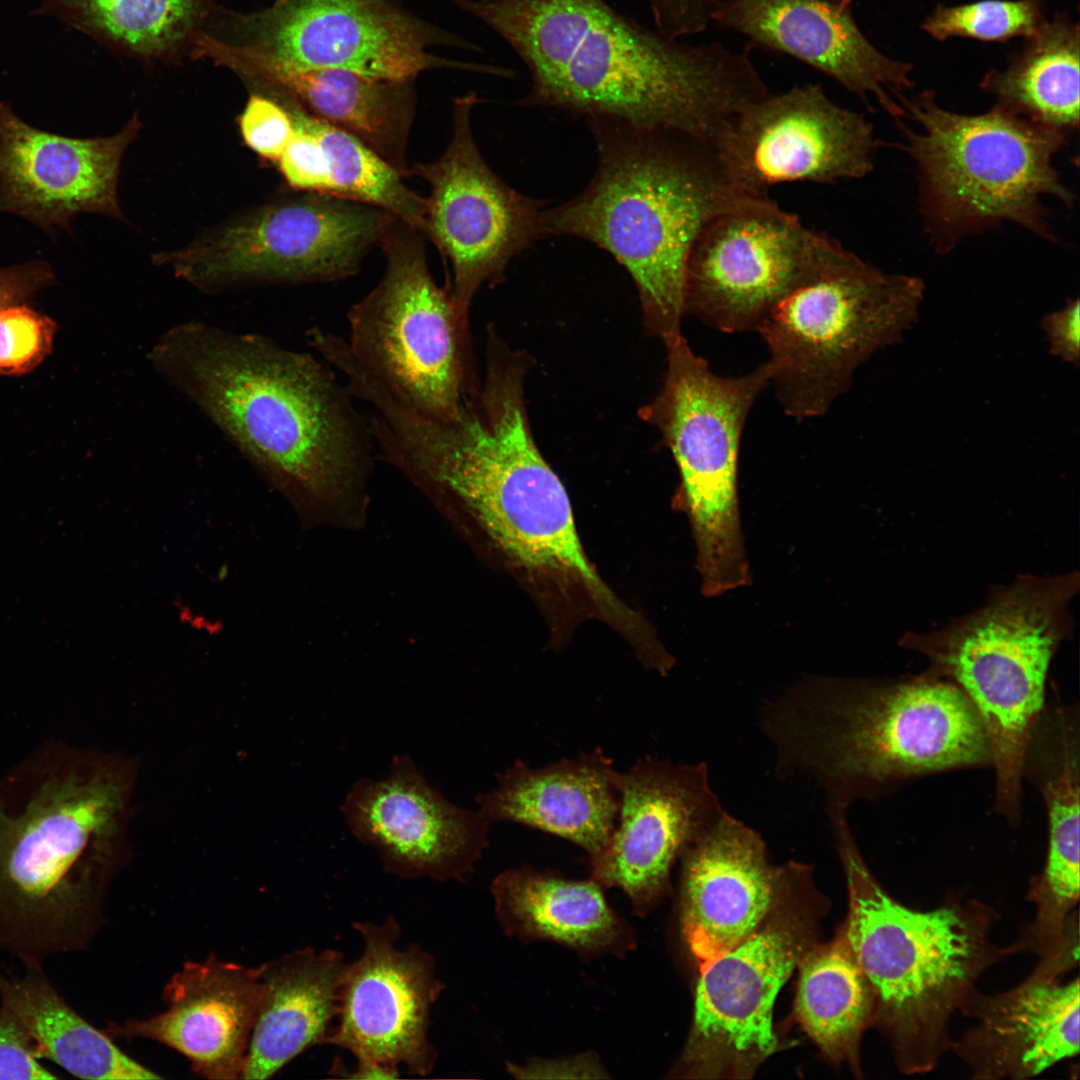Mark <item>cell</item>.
I'll return each mask as SVG.
<instances>
[{"mask_svg":"<svg viewBox=\"0 0 1080 1080\" xmlns=\"http://www.w3.org/2000/svg\"><path fill=\"white\" fill-rule=\"evenodd\" d=\"M780 776H806L849 808L913 778L991 765L984 727L952 682L813 677L762 712Z\"/></svg>","mask_w":1080,"mask_h":1080,"instance_id":"6","label":"cell"},{"mask_svg":"<svg viewBox=\"0 0 1080 1080\" xmlns=\"http://www.w3.org/2000/svg\"><path fill=\"white\" fill-rule=\"evenodd\" d=\"M924 290L921 279L884 272L838 243L757 330L784 412L798 421L825 414L856 369L912 327Z\"/></svg>","mask_w":1080,"mask_h":1080,"instance_id":"10","label":"cell"},{"mask_svg":"<svg viewBox=\"0 0 1080 1080\" xmlns=\"http://www.w3.org/2000/svg\"><path fill=\"white\" fill-rule=\"evenodd\" d=\"M244 84L249 98L239 118L243 140L260 157L276 163L293 130L289 110L274 88L258 82Z\"/></svg>","mask_w":1080,"mask_h":1080,"instance_id":"39","label":"cell"},{"mask_svg":"<svg viewBox=\"0 0 1080 1080\" xmlns=\"http://www.w3.org/2000/svg\"><path fill=\"white\" fill-rule=\"evenodd\" d=\"M217 7L216 0H41L36 13L141 63L175 64L191 58Z\"/></svg>","mask_w":1080,"mask_h":1080,"instance_id":"31","label":"cell"},{"mask_svg":"<svg viewBox=\"0 0 1080 1080\" xmlns=\"http://www.w3.org/2000/svg\"><path fill=\"white\" fill-rule=\"evenodd\" d=\"M1045 19L1042 0H981L953 6L938 4L921 29L938 41L965 37L1007 42L1031 36Z\"/></svg>","mask_w":1080,"mask_h":1080,"instance_id":"37","label":"cell"},{"mask_svg":"<svg viewBox=\"0 0 1080 1080\" xmlns=\"http://www.w3.org/2000/svg\"><path fill=\"white\" fill-rule=\"evenodd\" d=\"M530 362L500 337H488L480 384L448 421L379 390L370 401L374 444L387 461L462 504L522 580L614 624L628 607L589 561L565 487L532 435L525 401Z\"/></svg>","mask_w":1080,"mask_h":1080,"instance_id":"1","label":"cell"},{"mask_svg":"<svg viewBox=\"0 0 1080 1080\" xmlns=\"http://www.w3.org/2000/svg\"><path fill=\"white\" fill-rule=\"evenodd\" d=\"M1077 574L1023 576L983 607L942 630L904 640L930 661L929 673L956 685L984 727L996 776V806L1022 802V768L1032 726L1045 705L1051 659L1070 632Z\"/></svg>","mask_w":1080,"mask_h":1080,"instance_id":"8","label":"cell"},{"mask_svg":"<svg viewBox=\"0 0 1080 1080\" xmlns=\"http://www.w3.org/2000/svg\"><path fill=\"white\" fill-rule=\"evenodd\" d=\"M424 234L395 217L379 245L378 284L348 311L347 347L393 396L436 420L455 418L477 390L468 315L433 279Z\"/></svg>","mask_w":1080,"mask_h":1080,"instance_id":"12","label":"cell"},{"mask_svg":"<svg viewBox=\"0 0 1080 1080\" xmlns=\"http://www.w3.org/2000/svg\"><path fill=\"white\" fill-rule=\"evenodd\" d=\"M57 1076L42 1065L20 1029L0 1013V1080H50Z\"/></svg>","mask_w":1080,"mask_h":1080,"instance_id":"40","label":"cell"},{"mask_svg":"<svg viewBox=\"0 0 1080 1080\" xmlns=\"http://www.w3.org/2000/svg\"><path fill=\"white\" fill-rule=\"evenodd\" d=\"M666 349L663 385L640 415L660 432L675 460L678 498L691 525L701 590L717 597L751 580L738 460L746 420L770 385L769 371L764 362L743 376L722 377L684 337Z\"/></svg>","mask_w":1080,"mask_h":1080,"instance_id":"11","label":"cell"},{"mask_svg":"<svg viewBox=\"0 0 1080 1080\" xmlns=\"http://www.w3.org/2000/svg\"><path fill=\"white\" fill-rule=\"evenodd\" d=\"M598 165L588 186L543 209V238L573 236L610 253L634 281L646 329L665 347L682 335L691 248L715 216L766 197L727 178L712 144L693 135L587 120Z\"/></svg>","mask_w":1080,"mask_h":1080,"instance_id":"5","label":"cell"},{"mask_svg":"<svg viewBox=\"0 0 1080 1080\" xmlns=\"http://www.w3.org/2000/svg\"><path fill=\"white\" fill-rule=\"evenodd\" d=\"M153 256L206 291L240 284L330 282L355 275L396 216L337 196L300 191Z\"/></svg>","mask_w":1080,"mask_h":1080,"instance_id":"14","label":"cell"},{"mask_svg":"<svg viewBox=\"0 0 1080 1080\" xmlns=\"http://www.w3.org/2000/svg\"><path fill=\"white\" fill-rule=\"evenodd\" d=\"M340 809L351 834L401 879L464 881L488 847L479 810L447 800L408 755L395 756L383 779L355 781Z\"/></svg>","mask_w":1080,"mask_h":1080,"instance_id":"21","label":"cell"},{"mask_svg":"<svg viewBox=\"0 0 1080 1080\" xmlns=\"http://www.w3.org/2000/svg\"><path fill=\"white\" fill-rule=\"evenodd\" d=\"M875 144L862 114L835 103L820 84L807 83L748 104L712 146L737 189L764 196L780 183L865 177L873 169Z\"/></svg>","mask_w":1080,"mask_h":1080,"instance_id":"18","label":"cell"},{"mask_svg":"<svg viewBox=\"0 0 1080 1080\" xmlns=\"http://www.w3.org/2000/svg\"><path fill=\"white\" fill-rule=\"evenodd\" d=\"M713 22L743 35L750 49L788 54L866 105L872 96L895 118L904 115L892 95L912 86L913 65L875 47L839 0H719Z\"/></svg>","mask_w":1080,"mask_h":1080,"instance_id":"23","label":"cell"},{"mask_svg":"<svg viewBox=\"0 0 1080 1080\" xmlns=\"http://www.w3.org/2000/svg\"><path fill=\"white\" fill-rule=\"evenodd\" d=\"M798 967L795 1012L800 1025L828 1058L848 1062L859 1073L860 1042L873 1025L875 1003L842 928L830 943L815 944Z\"/></svg>","mask_w":1080,"mask_h":1080,"instance_id":"34","label":"cell"},{"mask_svg":"<svg viewBox=\"0 0 1080 1080\" xmlns=\"http://www.w3.org/2000/svg\"><path fill=\"white\" fill-rule=\"evenodd\" d=\"M149 361L283 491L335 501L362 489L368 417L324 360L191 321L163 333Z\"/></svg>","mask_w":1080,"mask_h":1080,"instance_id":"3","label":"cell"},{"mask_svg":"<svg viewBox=\"0 0 1080 1080\" xmlns=\"http://www.w3.org/2000/svg\"><path fill=\"white\" fill-rule=\"evenodd\" d=\"M22 977L0 973V1013L24 1034L37 1058L76 1077L94 1080L162 1078L135 1061L82 1018L45 976L41 965L25 966Z\"/></svg>","mask_w":1080,"mask_h":1080,"instance_id":"30","label":"cell"},{"mask_svg":"<svg viewBox=\"0 0 1080 1080\" xmlns=\"http://www.w3.org/2000/svg\"><path fill=\"white\" fill-rule=\"evenodd\" d=\"M204 33L298 70L337 69L399 82L438 67L499 70L431 55L418 26L382 0H276L247 13L218 6Z\"/></svg>","mask_w":1080,"mask_h":1080,"instance_id":"15","label":"cell"},{"mask_svg":"<svg viewBox=\"0 0 1080 1080\" xmlns=\"http://www.w3.org/2000/svg\"><path fill=\"white\" fill-rule=\"evenodd\" d=\"M839 242L767 196L712 218L686 265L685 315L725 333L757 331Z\"/></svg>","mask_w":1080,"mask_h":1080,"instance_id":"16","label":"cell"},{"mask_svg":"<svg viewBox=\"0 0 1080 1080\" xmlns=\"http://www.w3.org/2000/svg\"><path fill=\"white\" fill-rule=\"evenodd\" d=\"M1003 69H991L980 88L996 105L1065 134L1079 126V24L1068 14L1045 19Z\"/></svg>","mask_w":1080,"mask_h":1080,"instance_id":"33","label":"cell"},{"mask_svg":"<svg viewBox=\"0 0 1080 1080\" xmlns=\"http://www.w3.org/2000/svg\"><path fill=\"white\" fill-rule=\"evenodd\" d=\"M141 122L135 114L107 137L72 138L33 127L0 102V213L20 216L54 237L73 232L79 213L119 220L123 155Z\"/></svg>","mask_w":1080,"mask_h":1080,"instance_id":"22","label":"cell"},{"mask_svg":"<svg viewBox=\"0 0 1080 1080\" xmlns=\"http://www.w3.org/2000/svg\"><path fill=\"white\" fill-rule=\"evenodd\" d=\"M51 265L42 260L0 268V310L30 304L37 294L55 284Z\"/></svg>","mask_w":1080,"mask_h":1080,"instance_id":"42","label":"cell"},{"mask_svg":"<svg viewBox=\"0 0 1080 1080\" xmlns=\"http://www.w3.org/2000/svg\"><path fill=\"white\" fill-rule=\"evenodd\" d=\"M895 97L919 126H902L904 148L917 164L921 213L938 250L1002 221L1053 238L1041 198L1074 201L1053 166L1067 134L998 105L978 115L951 112L930 90Z\"/></svg>","mask_w":1080,"mask_h":1080,"instance_id":"9","label":"cell"},{"mask_svg":"<svg viewBox=\"0 0 1080 1080\" xmlns=\"http://www.w3.org/2000/svg\"><path fill=\"white\" fill-rule=\"evenodd\" d=\"M57 323L29 304L0 310V375L34 371L52 352Z\"/></svg>","mask_w":1080,"mask_h":1080,"instance_id":"38","label":"cell"},{"mask_svg":"<svg viewBox=\"0 0 1080 1080\" xmlns=\"http://www.w3.org/2000/svg\"><path fill=\"white\" fill-rule=\"evenodd\" d=\"M128 785L117 761L64 744L0 779V951L42 965L88 944Z\"/></svg>","mask_w":1080,"mask_h":1080,"instance_id":"4","label":"cell"},{"mask_svg":"<svg viewBox=\"0 0 1080 1080\" xmlns=\"http://www.w3.org/2000/svg\"><path fill=\"white\" fill-rule=\"evenodd\" d=\"M615 827L591 856L592 879L621 889L643 914L666 889L672 864L725 811L706 763L674 764L650 756L615 770Z\"/></svg>","mask_w":1080,"mask_h":1080,"instance_id":"20","label":"cell"},{"mask_svg":"<svg viewBox=\"0 0 1080 1080\" xmlns=\"http://www.w3.org/2000/svg\"><path fill=\"white\" fill-rule=\"evenodd\" d=\"M1048 818L1046 865L1079 868L1080 729L1078 705L1045 703L1027 741L1023 768Z\"/></svg>","mask_w":1080,"mask_h":1080,"instance_id":"35","label":"cell"},{"mask_svg":"<svg viewBox=\"0 0 1080 1080\" xmlns=\"http://www.w3.org/2000/svg\"><path fill=\"white\" fill-rule=\"evenodd\" d=\"M262 982L258 967L219 960L189 961L163 990L166 1010L147 1019L110 1023L112 1038H144L188 1059L197 1075L211 1080L241 1076L256 1019Z\"/></svg>","mask_w":1080,"mask_h":1080,"instance_id":"25","label":"cell"},{"mask_svg":"<svg viewBox=\"0 0 1080 1080\" xmlns=\"http://www.w3.org/2000/svg\"><path fill=\"white\" fill-rule=\"evenodd\" d=\"M613 762L597 748L542 767L517 760L497 775V786L476 798L491 824L512 822L561 837L596 855L619 812Z\"/></svg>","mask_w":1080,"mask_h":1080,"instance_id":"28","label":"cell"},{"mask_svg":"<svg viewBox=\"0 0 1080 1080\" xmlns=\"http://www.w3.org/2000/svg\"><path fill=\"white\" fill-rule=\"evenodd\" d=\"M491 891L502 921L529 937L584 952L616 950L627 939L622 921L593 879L566 880L523 867L498 875Z\"/></svg>","mask_w":1080,"mask_h":1080,"instance_id":"32","label":"cell"},{"mask_svg":"<svg viewBox=\"0 0 1080 1080\" xmlns=\"http://www.w3.org/2000/svg\"><path fill=\"white\" fill-rule=\"evenodd\" d=\"M273 88L286 104L293 124L291 137L275 164L292 188L331 195L334 178L351 149L353 136L311 114L287 93Z\"/></svg>","mask_w":1080,"mask_h":1080,"instance_id":"36","label":"cell"},{"mask_svg":"<svg viewBox=\"0 0 1080 1080\" xmlns=\"http://www.w3.org/2000/svg\"><path fill=\"white\" fill-rule=\"evenodd\" d=\"M363 951L342 975L336 1024L326 1044L414 1076L434 1070L437 1051L429 1040L432 1007L445 984L433 956L418 944L400 947L393 916L381 923H353Z\"/></svg>","mask_w":1080,"mask_h":1080,"instance_id":"19","label":"cell"},{"mask_svg":"<svg viewBox=\"0 0 1080 1080\" xmlns=\"http://www.w3.org/2000/svg\"><path fill=\"white\" fill-rule=\"evenodd\" d=\"M526 65L520 105L586 120L664 128L713 144L748 104L770 93L750 48L689 44L605 0H457Z\"/></svg>","mask_w":1080,"mask_h":1080,"instance_id":"2","label":"cell"},{"mask_svg":"<svg viewBox=\"0 0 1080 1080\" xmlns=\"http://www.w3.org/2000/svg\"><path fill=\"white\" fill-rule=\"evenodd\" d=\"M656 29L680 38L697 34L713 22L719 0H648Z\"/></svg>","mask_w":1080,"mask_h":1080,"instance_id":"41","label":"cell"},{"mask_svg":"<svg viewBox=\"0 0 1080 1080\" xmlns=\"http://www.w3.org/2000/svg\"><path fill=\"white\" fill-rule=\"evenodd\" d=\"M509 1071L517 1078H607L599 1060L592 1055H579L561 1059H534L523 1066L510 1065Z\"/></svg>","mask_w":1080,"mask_h":1080,"instance_id":"44","label":"cell"},{"mask_svg":"<svg viewBox=\"0 0 1080 1080\" xmlns=\"http://www.w3.org/2000/svg\"><path fill=\"white\" fill-rule=\"evenodd\" d=\"M681 858L682 930L700 970L757 929L785 866L771 865L761 835L727 811Z\"/></svg>","mask_w":1080,"mask_h":1080,"instance_id":"24","label":"cell"},{"mask_svg":"<svg viewBox=\"0 0 1080 1080\" xmlns=\"http://www.w3.org/2000/svg\"><path fill=\"white\" fill-rule=\"evenodd\" d=\"M826 903L809 866L785 865L757 929L699 970L694 1018L677 1072L690 1078H749L778 1046L776 996L816 944Z\"/></svg>","mask_w":1080,"mask_h":1080,"instance_id":"13","label":"cell"},{"mask_svg":"<svg viewBox=\"0 0 1080 1080\" xmlns=\"http://www.w3.org/2000/svg\"><path fill=\"white\" fill-rule=\"evenodd\" d=\"M477 102L473 92L455 99L444 153L405 172L430 187L424 235L450 264L448 287L464 315L482 286L502 281L511 260L543 238L539 219L546 204L507 185L487 164L471 128Z\"/></svg>","mask_w":1080,"mask_h":1080,"instance_id":"17","label":"cell"},{"mask_svg":"<svg viewBox=\"0 0 1080 1080\" xmlns=\"http://www.w3.org/2000/svg\"><path fill=\"white\" fill-rule=\"evenodd\" d=\"M853 1H854V0H839L840 4H841V5L843 6V7H850V5H851V3H852Z\"/></svg>","mask_w":1080,"mask_h":1080,"instance_id":"45","label":"cell"},{"mask_svg":"<svg viewBox=\"0 0 1080 1080\" xmlns=\"http://www.w3.org/2000/svg\"><path fill=\"white\" fill-rule=\"evenodd\" d=\"M1079 307L1078 298L1068 300L1065 307L1046 314L1041 321L1050 353L1076 368L1080 360Z\"/></svg>","mask_w":1080,"mask_h":1080,"instance_id":"43","label":"cell"},{"mask_svg":"<svg viewBox=\"0 0 1080 1080\" xmlns=\"http://www.w3.org/2000/svg\"><path fill=\"white\" fill-rule=\"evenodd\" d=\"M848 887L842 926L874 995V1021L899 1070L931 1071L950 1050L949 1025L979 977L1013 954L991 938L999 918L975 899L949 897L931 910L894 899L865 864L847 810H827Z\"/></svg>","mask_w":1080,"mask_h":1080,"instance_id":"7","label":"cell"},{"mask_svg":"<svg viewBox=\"0 0 1080 1080\" xmlns=\"http://www.w3.org/2000/svg\"><path fill=\"white\" fill-rule=\"evenodd\" d=\"M1038 968L1015 987L994 994L976 988L959 1012L973 1025L950 1050L972 1078L1027 1079L1079 1052V979Z\"/></svg>","mask_w":1080,"mask_h":1080,"instance_id":"26","label":"cell"},{"mask_svg":"<svg viewBox=\"0 0 1080 1080\" xmlns=\"http://www.w3.org/2000/svg\"><path fill=\"white\" fill-rule=\"evenodd\" d=\"M346 964L340 951L305 947L258 966L262 993L240 1078H271L326 1044Z\"/></svg>","mask_w":1080,"mask_h":1080,"instance_id":"29","label":"cell"},{"mask_svg":"<svg viewBox=\"0 0 1080 1080\" xmlns=\"http://www.w3.org/2000/svg\"><path fill=\"white\" fill-rule=\"evenodd\" d=\"M196 59H206L244 82L282 90L316 117L349 133L403 176L414 115L408 81H389L337 69L298 70L204 35Z\"/></svg>","mask_w":1080,"mask_h":1080,"instance_id":"27","label":"cell"}]
</instances>
